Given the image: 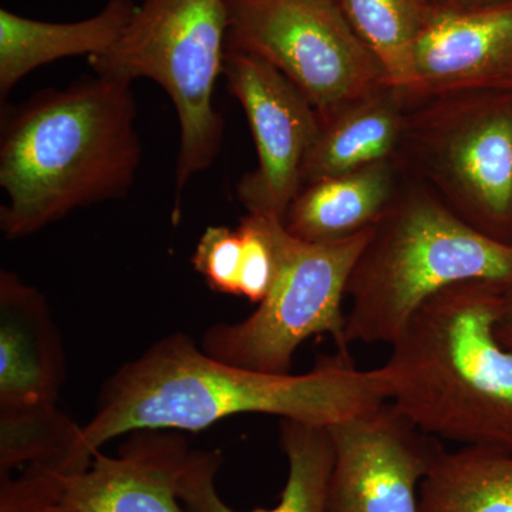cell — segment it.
<instances>
[{
    "mask_svg": "<svg viewBox=\"0 0 512 512\" xmlns=\"http://www.w3.org/2000/svg\"><path fill=\"white\" fill-rule=\"evenodd\" d=\"M386 367L359 369L350 353L322 356L302 375L265 373L214 359L173 333L104 383L82 433L92 463L104 444L140 430L200 431L237 414H266L311 426H338L390 402Z\"/></svg>",
    "mask_w": 512,
    "mask_h": 512,
    "instance_id": "obj_1",
    "label": "cell"
},
{
    "mask_svg": "<svg viewBox=\"0 0 512 512\" xmlns=\"http://www.w3.org/2000/svg\"><path fill=\"white\" fill-rule=\"evenodd\" d=\"M136 114L131 82L101 76L3 109L6 237H28L77 208L127 194L143 153Z\"/></svg>",
    "mask_w": 512,
    "mask_h": 512,
    "instance_id": "obj_2",
    "label": "cell"
},
{
    "mask_svg": "<svg viewBox=\"0 0 512 512\" xmlns=\"http://www.w3.org/2000/svg\"><path fill=\"white\" fill-rule=\"evenodd\" d=\"M504 286L434 295L390 346V404L439 440L512 454V352L495 333Z\"/></svg>",
    "mask_w": 512,
    "mask_h": 512,
    "instance_id": "obj_3",
    "label": "cell"
},
{
    "mask_svg": "<svg viewBox=\"0 0 512 512\" xmlns=\"http://www.w3.org/2000/svg\"><path fill=\"white\" fill-rule=\"evenodd\" d=\"M512 286V244L478 231L429 185L400 184L349 278L346 343L392 346L434 295L461 282Z\"/></svg>",
    "mask_w": 512,
    "mask_h": 512,
    "instance_id": "obj_4",
    "label": "cell"
},
{
    "mask_svg": "<svg viewBox=\"0 0 512 512\" xmlns=\"http://www.w3.org/2000/svg\"><path fill=\"white\" fill-rule=\"evenodd\" d=\"M227 0H146L110 49L90 56L96 76L150 79L173 101L180 124L175 202L221 153L224 119L214 107L224 67Z\"/></svg>",
    "mask_w": 512,
    "mask_h": 512,
    "instance_id": "obj_5",
    "label": "cell"
},
{
    "mask_svg": "<svg viewBox=\"0 0 512 512\" xmlns=\"http://www.w3.org/2000/svg\"><path fill=\"white\" fill-rule=\"evenodd\" d=\"M396 158L458 217L512 244V90L410 104Z\"/></svg>",
    "mask_w": 512,
    "mask_h": 512,
    "instance_id": "obj_6",
    "label": "cell"
},
{
    "mask_svg": "<svg viewBox=\"0 0 512 512\" xmlns=\"http://www.w3.org/2000/svg\"><path fill=\"white\" fill-rule=\"evenodd\" d=\"M373 227L339 241L308 242L271 217L276 259L271 289L248 318L211 326L201 349L228 365L282 375L291 373L293 357L312 336L329 335L338 352L350 353L343 299Z\"/></svg>",
    "mask_w": 512,
    "mask_h": 512,
    "instance_id": "obj_7",
    "label": "cell"
},
{
    "mask_svg": "<svg viewBox=\"0 0 512 512\" xmlns=\"http://www.w3.org/2000/svg\"><path fill=\"white\" fill-rule=\"evenodd\" d=\"M227 8L225 49L274 66L322 126L389 86L336 0H227Z\"/></svg>",
    "mask_w": 512,
    "mask_h": 512,
    "instance_id": "obj_8",
    "label": "cell"
},
{
    "mask_svg": "<svg viewBox=\"0 0 512 512\" xmlns=\"http://www.w3.org/2000/svg\"><path fill=\"white\" fill-rule=\"evenodd\" d=\"M222 76L245 111L258 154L255 170L239 181V201L248 214L284 221L322 128L318 113L284 74L259 57L225 49Z\"/></svg>",
    "mask_w": 512,
    "mask_h": 512,
    "instance_id": "obj_9",
    "label": "cell"
},
{
    "mask_svg": "<svg viewBox=\"0 0 512 512\" xmlns=\"http://www.w3.org/2000/svg\"><path fill=\"white\" fill-rule=\"evenodd\" d=\"M328 512H420V487L444 450L390 403L329 427Z\"/></svg>",
    "mask_w": 512,
    "mask_h": 512,
    "instance_id": "obj_10",
    "label": "cell"
},
{
    "mask_svg": "<svg viewBox=\"0 0 512 512\" xmlns=\"http://www.w3.org/2000/svg\"><path fill=\"white\" fill-rule=\"evenodd\" d=\"M481 90H512V6L431 12L414 45L410 103Z\"/></svg>",
    "mask_w": 512,
    "mask_h": 512,
    "instance_id": "obj_11",
    "label": "cell"
},
{
    "mask_svg": "<svg viewBox=\"0 0 512 512\" xmlns=\"http://www.w3.org/2000/svg\"><path fill=\"white\" fill-rule=\"evenodd\" d=\"M190 454L178 431H134L116 456L97 451L63 476L64 512H185L178 488Z\"/></svg>",
    "mask_w": 512,
    "mask_h": 512,
    "instance_id": "obj_12",
    "label": "cell"
},
{
    "mask_svg": "<svg viewBox=\"0 0 512 512\" xmlns=\"http://www.w3.org/2000/svg\"><path fill=\"white\" fill-rule=\"evenodd\" d=\"M66 377L62 336L45 296L0 274V416L57 407Z\"/></svg>",
    "mask_w": 512,
    "mask_h": 512,
    "instance_id": "obj_13",
    "label": "cell"
},
{
    "mask_svg": "<svg viewBox=\"0 0 512 512\" xmlns=\"http://www.w3.org/2000/svg\"><path fill=\"white\" fill-rule=\"evenodd\" d=\"M279 421V446L288 461V477L274 508L252 512H328L335 458L329 429ZM221 463L220 451H191L178 488L185 512H239L224 503L215 487Z\"/></svg>",
    "mask_w": 512,
    "mask_h": 512,
    "instance_id": "obj_14",
    "label": "cell"
},
{
    "mask_svg": "<svg viewBox=\"0 0 512 512\" xmlns=\"http://www.w3.org/2000/svg\"><path fill=\"white\" fill-rule=\"evenodd\" d=\"M402 171L394 158L302 185L286 211V231L302 241L333 242L372 228L396 197Z\"/></svg>",
    "mask_w": 512,
    "mask_h": 512,
    "instance_id": "obj_15",
    "label": "cell"
},
{
    "mask_svg": "<svg viewBox=\"0 0 512 512\" xmlns=\"http://www.w3.org/2000/svg\"><path fill=\"white\" fill-rule=\"evenodd\" d=\"M134 0H110L93 18L43 22L0 10V99L30 72L55 60L96 56L116 43L133 19Z\"/></svg>",
    "mask_w": 512,
    "mask_h": 512,
    "instance_id": "obj_16",
    "label": "cell"
},
{
    "mask_svg": "<svg viewBox=\"0 0 512 512\" xmlns=\"http://www.w3.org/2000/svg\"><path fill=\"white\" fill-rule=\"evenodd\" d=\"M409 107L402 90L384 86L323 124L306 157L303 185L394 160L402 147Z\"/></svg>",
    "mask_w": 512,
    "mask_h": 512,
    "instance_id": "obj_17",
    "label": "cell"
},
{
    "mask_svg": "<svg viewBox=\"0 0 512 512\" xmlns=\"http://www.w3.org/2000/svg\"><path fill=\"white\" fill-rule=\"evenodd\" d=\"M420 512H512V454L444 448L421 483Z\"/></svg>",
    "mask_w": 512,
    "mask_h": 512,
    "instance_id": "obj_18",
    "label": "cell"
},
{
    "mask_svg": "<svg viewBox=\"0 0 512 512\" xmlns=\"http://www.w3.org/2000/svg\"><path fill=\"white\" fill-rule=\"evenodd\" d=\"M363 45L380 63L387 84L409 94L413 52L431 15L426 0H338Z\"/></svg>",
    "mask_w": 512,
    "mask_h": 512,
    "instance_id": "obj_19",
    "label": "cell"
},
{
    "mask_svg": "<svg viewBox=\"0 0 512 512\" xmlns=\"http://www.w3.org/2000/svg\"><path fill=\"white\" fill-rule=\"evenodd\" d=\"M244 262V239L239 228L208 227L192 255V265L214 291L238 296Z\"/></svg>",
    "mask_w": 512,
    "mask_h": 512,
    "instance_id": "obj_20",
    "label": "cell"
},
{
    "mask_svg": "<svg viewBox=\"0 0 512 512\" xmlns=\"http://www.w3.org/2000/svg\"><path fill=\"white\" fill-rule=\"evenodd\" d=\"M63 476L45 466H28L19 476L3 474L0 512H64Z\"/></svg>",
    "mask_w": 512,
    "mask_h": 512,
    "instance_id": "obj_21",
    "label": "cell"
},
{
    "mask_svg": "<svg viewBox=\"0 0 512 512\" xmlns=\"http://www.w3.org/2000/svg\"><path fill=\"white\" fill-rule=\"evenodd\" d=\"M434 13H471L512 6V0H426Z\"/></svg>",
    "mask_w": 512,
    "mask_h": 512,
    "instance_id": "obj_22",
    "label": "cell"
},
{
    "mask_svg": "<svg viewBox=\"0 0 512 512\" xmlns=\"http://www.w3.org/2000/svg\"><path fill=\"white\" fill-rule=\"evenodd\" d=\"M495 333L501 345L512 352V286L505 289Z\"/></svg>",
    "mask_w": 512,
    "mask_h": 512,
    "instance_id": "obj_23",
    "label": "cell"
},
{
    "mask_svg": "<svg viewBox=\"0 0 512 512\" xmlns=\"http://www.w3.org/2000/svg\"><path fill=\"white\" fill-rule=\"evenodd\" d=\"M336 2H338V0H336Z\"/></svg>",
    "mask_w": 512,
    "mask_h": 512,
    "instance_id": "obj_24",
    "label": "cell"
}]
</instances>
